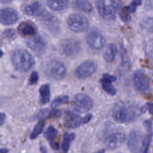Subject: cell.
<instances>
[{
	"instance_id": "6da1fadb",
	"label": "cell",
	"mask_w": 153,
	"mask_h": 153,
	"mask_svg": "<svg viewBox=\"0 0 153 153\" xmlns=\"http://www.w3.org/2000/svg\"><path fill=\"white\" fill-rule=\"evenodd\" d=\"M142 112V108L130 101H120L113 108L112 116L114 120L121 123H128L135 120Z\"/></svg>"
},
{
	"instance_id": "7a4b0ae2",
	"label": "cell",
	"mask_w": 153,
	"mask_h": 153,
	"mask_svg": "<svg viewBox=\"0 0 153 153\" xmlns=\"http://www.w3.org/2000/svg\"><path fill=\"white\" fill-rule=\"evenodd\" d=\"M11 60L15 69L20 72L28 71L35 63L33 56L25 49H17L14 51Z\"/></svg>"
},
{
	"instance_id": "3957f363",
	"label": "cell",
	"mask_w": 153,
	"mask_h": 153,
	"mask_svg": "<svg viewBox=\"0 0 153 153\" xmlns=\"http://www.w3.org/2000/svg\"><path fill=\"white\" fill-rule=\"evenodd\" d=\"M44 72L46 76L49 78L54 80H61L66 75V68L60 61L51 60L46 64Z\"/></svg>"
},
{
	"instance_id": "277c9868",
	"label": "cell",
	"mask_w": 153,
	"mask_h": 153,
	"mask_svg": "<svg viewBox=\"0 0 153 153\" xmlns=\"http://www.w3.org/2000/svg\"><path fill=\"white\" fill-rule=\"evenodd\" d=\"M96 7L100 16L106 20L115 19L117 7L114 0H96Z\"/></svg>"
},
{
	"instance_id": "5b68a950",
	"label": "cell",
	"mask_w": 153,
	"mask_h": 153,
	"mask_svg": "<svg viewBox=\"0 0 153 153\" xmlns=\"http://www.w3.org/2000/svg\"><path fill=\"white\" fill-rule=\"evenodd\" d=\"M69 28L73 32L80 33L85 31L89 26L87 18L81 14H72L67 20Z\"/></svg>"
},
{
	"instance_id": "8992f818",
	"label": "cell",
	"mask_w": 153,
	"mask_h": 153,
	"mask_svg": "<svg viewBox=\"0 0 153 153\" xmlns=\"http://www.w3.org/2000/svg\"><path fill=\"white\" fill-rule=\"evenodd\" d=\"M133 84L137 91L143 94L150 91V81L147 75L142 70L135 71L133 77Z\"/></svg>"
},
{
	"instance_id": "52a82bcc",
	"label": "cell",
	"mask_w": 153,
	"mask_h": 153,
	"mask_svg": "<svg viewBox=\"0 0 153 153\" xmlns=\"http://www.w3.org/2000/svg\"><path fill=\"white\" fill-rule=\"evenodd\" d=\"M85 39L90 47L96 50L102 49L106 42L103 34L97 29L90 30L86 35Z\"/></svg>"
},
{
	"instance_id": "ba28073f",
	"label": "cell",
	"mask_w": 153,
	"mask_h": 153,
	"mask_svg": "<svg viewBox=\"0 0 153 153\" xmlns=\"http://www.w3.org/2000/svg\"><path fill=\"white\" fill-rule=\"evenodd\" d=\"M74 108L78 112L85 113L93 107V101L90 96L84 93H78L73 100Z\"/></svg>"
},
{
	"instance_id": "9c48e42d",
	"label": "cell",
	"mask_w": 153,
	"mask_h": 153,
	"mask_svg": "<svg viewBox=\"0 0 153 153\" xmlns=\"http://www.w3.org/2000/svg\"><path fill=\"white\" fill-rule=\"evenodd\" d=\"M144 145V139L142 133L137 130L132 131L127 139V146L132 153H140Z\"/></svg>"
},
{
	"instance_id": "30bf717a",
	"label": "cell",
	"mask_w": 153,
	"mask_h": 153,
	"mask_svg": "<svg viewBox=\"0 0 153 153\" xmlns=\"http://www.w3.org/2000/svg\"><path fill=\"white\" fill-rule=\"evenodd\" d=\"M64 54L69 57L76 56L81 50V44L78 39L69 38L65 39L62 45Z\"/></svg>"
},
{
	"instance_id": "8fae6325",
	"label": "cell",
	"mask_w": 153,
	"mask_h": 153,
	"mask_svg": "<svg viewBox=\"0 0 153 153\" xmlns=\"http://www.w3.org/2000/svg\"><path fill=\"white\" fill-rule=\"evenodd\" d=\"M97 69L96 63L92 60H87L79 65L75 69V75L79 79H85L91 76Z\"/></svg>"
},
{
	"instance_id": "7c38bea8",
	"label": "cell",
	"mask_w": 153,
	"mask_h": 153,
	"mask_svg": "<svg viewBox=\"0 0 153 153\" xmlns=\"http://www.w3.org/2000/svg\"><path fill=\"white\" fill-rule=\"evenodd\" d=\"M26 44L27 47L38 56L43 54L47 48V43L44 39L41 36H37L29 39Z\"/></svg>"
},
{
	"instance_id": "4fadbf2b",
	"label": "cell",
	"mask_w": 153,
	"mask_h": 153,
	"mask_svg": "<svg viewBox=\"0 0 153 153\" xmlns=\"http://www.w3.org/2000/svg\"><path fill=\"white\" fill-rule=\"evenodd\" d=\"M1 23L4 25H11L17 22L19 14L14 9L6 7L1 10Z\"/></svg>"
},
{
	"instance_id": "5bb4252c",
	"label": "cell",
	"mask_w": 153,
	"mask_h": 153,
	"mask_svg": "<svg viewBox=\"0 0 153 153\" xmlns=\"http://www.w3.org/2000/svg\"><path fill=\"white\" fill-rule=\"evenodd\" d=\"M125 140V134L123 133L117 132L108 136L105 140L106 146L109 149H116L120 146Z\"/></svg>"
},
{
	"instance_id": "9a60e30c",
	"label": "cell",
	"mask_w": 153,
	"mask_h": 153,
	"mask_svg": "<svg viewBox=\"0 0 153 153\" xmlns=\"http://www.w3.org/2000/svg\"><path fill=\"white\" fill-rule=\"evenodd\" d=\"M23 12L30 16H42L45 13L44 5L39 1H34L27 5L23 8Z\"/></svg>"
},
{
	"instance_id": "2e32d148",
	"label": "cell",
	"mask_w": 153,
	"mask_h": 153,
	"mask_svg": "<svg viewBox=\"0 0 153 153\" xmlns=\"http://www.w3.org/2000/svg\"><path fill=\"white\" fill-rule=\"evenodd\" d=\"M81 123H82V118L79 115L69 111L65 112V124L66 127L75 128L78 127Z\"/></svg>"
},
{
	"instance_id": "e0dca14e",
	"label": "cell",
	"mask_w": 153,
	"mask_h": 153,
	"mask_svg": "<svg viewBox=\"0 0 153 153\" xmlns=\"http://www.w3.org/2000/svg\"><path fill=\"white\" fill-rule=\"evenodd\" d=\"M116 79L115 77L113 75L105 74L100 80L102 88L105 91L111 95H115L117 93L115 88L112 85V82Z\"/></svg>"
},
{
	"instance_id": "ac0fdd59",
	"label": "cell",
	"mask_w": 153,
	"mask_h": 153,
	"mask_svg": "<svg viewBox=\"0 0 153 153\" xmlns=\"http://www.w3.org/2000/svg\"><path fill=\"white\" fill-rule=\"evenodd\" d=\"M17 31L22 36H33L36 35L37 29L35 25L30 22H23L21 23L18 27Z\"/></svg>"
},
{
	"instance_id": "d6986e66",
	"label": "cell",
	"mask_w": 153,
	"mask_h": 153,
	"mask_svg": "<svg viewBox=\"0 0 153 153\" xmlns=\"http://www.w3.org/2000/svg\"><path fill=\"white\" fill-rule=\"evenodd\" d=\"M42 21L48 29L53 32H57L59 30V22L53 15L45 13L42 16Z\"/></svg>"
},
{
	"instance_id": "ffe728a7",
	"label": "cell",
	"mask_w": 153,
	"mask_h": 153,
	"mask_svg": "<svg viewBox=\"0 0 153 153\" xmlns=\"http://www.w3.org/2000/svg\"><path fill=\"white\" fill-rule=\"evenodd\" d=\"M57 134V130L52 126H49L44 133V136L47 139V140L49 141L51 148L56 150L59 148V143L55 140Z\"/></svg>"
},
{
	"instance_id": "44dd1931",
	"label": "cell",
	"mask_w": 153,
	"mask_h": 153,
	"mask_svg": "<svg viewBox=\"0 0 153 153\" xmlns=\"http://www.w3.org/2000/svg\"><path fill=\"white\" fill-rule=\"evenodd\" d=\"M142 0H133L129 6L123 9L121 13V17L124 22H128L130 20V14L134 13L137 7L141 5Z\"/></svg>"
},
{
	"instance_id": "7402d4cb",
	"label": "cell",
	"mask_w": 153,
	"mask_h": 153,
	"mask_svg": "<svg viewBox=\"0 0 153 153\" xmlns=\"http://www.w3.org/2000/svg\"><path fill=\"white\" fill-rule=\"evenodd\" d=\"M73 7L76 10L85 13H90L93 10L91 4L87 0H75L73 2Z\"/></svg>"
},
{
	"instance_id": "603a6c76",
	"label": "cell",
	"mask_w": 153,
	"mask_h": 153,
	"mask_svg": "<svg viewBox=\"0 0 153 153\" xmlns=\"http://www.w3.org/2000/svg\"><path fill=\"white\" fill-rule=\"evenodd\" d=\"M47 5L54 11L64 10L68 5V0H45Z\"/></svg>"
},
{
	"instance_id": "cb8c5ba5",
	"label": "cell",
	"mask_w": 153,
	"mask_h": 153,
	"mask_svg": "<svg viewBox=\"0 0 153 153\" xmlns=\"http://www.w3.org/2000/svg\"><path fill=\"white\" fill-rule=\"evenodd\" d=\"M117 51V47L115 44H111L109 45L103 54L105 60L108 63L113 62L115 58Z\"/></svg>"
},
{
	"instance_id": "d4e9b609",
	"label": "cell",
	"mask_w": 153,
	"mask_h": 153,
	"mask_svg": "<svg viewBox=\"0 0 153 153\" xmlns=\"http://www.w3.org/2000/svg\"><path fill=\"white\" fill-rule=\"evenodd\" d=\"M40 101L42 104H46L50 101V89L48 84H45L41 86L39 90Z\"/></svg>"
},
{
	"instance_id": "484cf974",
	"label": "cell",
	"mask_w": 153,
	"mask_h": 153,
	"mask_svg": "<svg viewBox=\"0 0 153 153\" xmlns=\"http://www.w3.org/2000/svg\"><path fill=\"white\" fill-rule=\"evenodd\" d=\"M75 134L73 133H65L62 144V149L63 153H67L69 151L71 142L74 139Z\"/></svg>"
},
{
	"instance_id": "4316f807",
	"label": "cell",
	"mask_w": 153,
	"mask_h": 153,
	"mask_svg": "<svg viewBox=\"0 0 153 153\" xmlns=\"http://www.w3.org/2000/svg\"><path fill=\"white\" fill-rule=\"evenodd\" d=\"M141 29L149 33L153 32V17H148L143 19L140 23Z\"/></svg>"
},
{
	"instance_id": "83f0119b",
	"label": "cell",
	"mask_w": 153,
	"mask_h": 153,
	"mask_svg": "<svg viewBox=\"0 0 153 153\" xmlns=\"http://www.w3.org/2000/svg\"><path fill=\"white\" fill-rule=\"evenodd\" d=\"M44 126H45L44 121L43 120H39L35 126L33 130H32L30 135V138L31 139H35L39 134H40L42 133L44 128Z\"/></svg>"
},
{
	"instance_id": "f1b7e54d",
	"label": "cell",
	"mask_w": 153,
	"mask_h": 153,
	"mask_svg": "<svg viewBox=\"0 0 153 153\" xmlns=\"http://www.w3.org/2000/svg\"><path fill=\"white\" fill-rule=\"evenodd\" d=\"M62 115V111L59 109H52L50 111L43 110L39 114V116L41 117H46L48 118H57L59 117Z\"/></svg>"
},
{
	"instance_id": "f546056e",
	"label": "cell",
	"mask_w": 153,
	"mask_h": 153,
	"mask_svg": "<svg viewBox=\"0 0 153 153\" xmlns=\"http://www.w3.org/2000/svg\"><path fill=\"white\" fill-rule=\"evenodd\" d=\"M68 100H69V98L68 96H66V95L60 96L54 99V100L51 103V106L53 108H56L58 106H60L62 104L67 103Z\"/></svg>"
},
{
	"instance_id": "4dcf8cb0",
	"label": "cell",
	"mask_w": 153,
	"mask_h": 153,
	"mask_svg": "<svg viewBox=\"0 0 153 153\" xmlns=\"http://www.w3.org/2000/svg\"><path fill=\"white\" fill-rule=\"evenodd\" d=\"M146 53L148 57L153 59V38L149 39L146 43Z\"/></svg>"
},
{
	"instance_id": "1f68e13d",
	"label": "cell",
	"mask_w": 153,
	"mask_h": 153,
	"mask_svg": "<svg viewBox=\"0 0 153 153\" xmlns=\"http://www.w3.org/2000/svg\"><path fill=\"white\" fill-rule=\"evenodd\" d=\"M4 38L7 40H13L16 38V32L12 29H8L3 32Z\"/></svg>"
},
{
	"instance_id": "d6a6232c",
	"label": "cell",
	"mask_w": 153,
	"mask_h": 153,
	"mask_svg": "<svg viewBox=\"0 0 153 153\" xmlns=\"http://www.w3.org/2000/svg\"><path fill=\"white\" fill-rule=\"evenodd\" d=\"M38 78H39V76L36 72H32L29 79V84L30 85L36 84L38 81Z\"/></svg>"
},
{
	"instance_id": "836d02e7",
	"label": "cell",
	"mask_w": 153,
	"mask_h": 153,
	"mask_svg": "<svg viewBox=\"0 0 153 153\" xmlns=\"http://www.w3.org/2000/svg\"><path fill=\"white\" fill-rule=\"evenodd\" d=\"M121 54L123 62L124 63L127 62L128 61V57L126 51V50L123 48H121Z\"/></svg>"
},
{
	"instance_id": "e575fe53",
	"label": "cell",
	"mask_w": 153,
	"mask_h": 153,
	"mask_svg": "<svg viewBox=\"0 0 153 153\" xmlns=\"http://www.w3.org/2000/svg\"><path fill=\"white\" fill-rule=\"evenodd\" d=\"M145 7L147 9H153V0H146L145 1Z\"/></svg>"
},
{
	"instance_id": "d590c367",
	"label": "cell",
	"mask_w": 153,
	"mask_h": 153,
	"mask_svg": "<svg viewBox=\"0 0 153 153\" xmlns=\"http://www.w3.org/2000/svg\"><path fill=\"white\" fill-rule=\"evenodd\" d=\"M92 115L91 114H88L86 116H85L83 118H82V123L83 124H85L88 123L92 118Z\"/></svg>"
},
{
	"instance_id": "8d00e7d4",
	"label": "cell",
	"mask_w": 153,
	"mask_h": 153,
	"mask_svg": "<svg viewBox=\"0 0 153 153\" xmlns=\"http://www.w3.org/2000/svg\"><path fill=\"white\" fill-rule=\"evenodd\" d=\"M146 108H147V109L149 111V112L153 114V103H148L146 104Z\"/></svg>"
},
{
	"instance_id": "74e56055",
	"label": "cell",
	"mask_w": 153,
	"mask_h": 153,
	"mask_svg": "<svg viewBox=\"0 0 153 153\" xmlns=\"http://www.w3.org/2000/svg\"><path fill=\"white\" fill-rule=\"evenodd\" d=\"M5 118V114L4 113L1 112L0 114V124L2 125Z\"/></svg>"
},
{
	"instance_id": "f35d334b",
	"label": "cell",
	"mask_w": 153,
	"mask_h": 153,
	"mask_svg": "<svg viewBox=\"0 0 153 153\" xmlns=\"http://www.w3.org/2000/svg\"><path fill=\"white\" fill-rule=\"evenodd\" d=\"M8 150L7 148H3L1 149V153H8Z\"/></svg>"
},
{
	"instance_id": "ab89813d",
	"label": "cell",
	"mask_w": 153,
	"mask_h": 153,
	"mask_svg": "<svg viewBox=\"0 0 153 153\" xmlns=\"http://www.w3.org/2000/svg\"><path fill=\"white\" fill-rule=\"evenodd\" d=\"M41 153H47V150L45 148L44 146L41 147Z\"/></svg>"
},
{
	"instance_id": "60d3db41",
	"label": "cell",
	"mask_w": 153,
	"mask_h": 153,
	"mask_svg": "<svg viewBox=\"0 0 153 153\" xmlns=\"http://www.w3.org/2000/svg\"><path fill=\"white\" fill-rule=\"evenodd\" d=\"M1 1L2 3L7 4V3H10L12 1V0H1Z\"/></svg>"
},
{
	"instance_id": "b9f144b4",
	"label": "cell",
	"mask_w": 153,
	"mask_h": 153,
	"mask_svg": "<svg viewBox=\"0 0 153 153\" xmlns=\"http://www.w3.org/2000/svg\"><path fill=\"white\" fill-rule=\"evenodd\" d=\"M95 153H105V149H100L97 151H96Z\"/></svg>"
},
{
	"instance_id": "7bdbcfd3",
	"label": "cell",
	"mask_w": 153,
	"mask_h": 153,
	"mask_svg": "<svg viewBox=\"0 0 153 153\" xmlns=\"http://www.w3.org/2000/svg\"><path fill=\"white\" fill-rule=\"evenodd\" d=\"M26 1H27V0H26Z\"/></svg>"
}]
</instances>
